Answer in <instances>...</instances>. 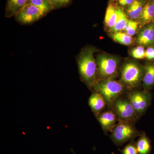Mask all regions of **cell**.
I'll return each mask as SVG.
<instances>
[{
  "label": "cell",
  "mask_w": 154,
  "mask_h": 154,
  "mask_svg": "<svg viewBox=\"0 0 154 154\" xmlns=\"http://www.w3.org/2000/svg\"><path fill=\"white\" fill-rule=\"evenodd\" d=\"M96 48L91 46L83 48L77 58L81 79L90 88L97 81V66L94 54Z\"/></svg>",
  "instance_id": "cell-1"
},
{
  "label": "cell",
  "mask_w": 154,
  "mask_h": 154,
  "mask_svg": "<svg viewBox=\"0 0 154 154\" xmlns=\"http://www.w3.org/2000/svg\"><path fill=\"white\" fill-rule=\"evenodd\" d=\"M125 86L113 79L97 80L92 88L104 98L107 105L112 107L113 103L124 93Z\"/></svg>",
  "instance_id": "cell-2"
},
{
  "label": "cell",
  "mask_w": 154,
  "mask_h": 154,
  "mask_svg": "<svg viewBox=\"0 0 154 154\" xmlns=\"http://www.w3.org/2000/svg\"><path fill=\"white\" fill-rule=\"evenodd\" d=\"M118 121V124L112 130L110 135V138L116 145L121 146L127 142L132 141L141 134L137 129L133 122Z\"/></svg>",
  "instance_id": "cell-3"
},
{
  "label": "cell",
  "mask_w": 154,
  "mask_h": 154,
  "mask_svg": "<svg viewBox=\"0 0 154 154\" xmlns=\"http://www.w3.org/2000/svg\"><path fill=\"white\" fill-rule=\"evenodd\" d=\"M96 62L99 80L113 79L117 75L119 60L116 57L101 54L96 57Z\"/></svg>",
  "instance_id": "cell-4"
},
{
  "label": "cell",
  "mask_w": 154,
  "mask_h": 154,
  "mask_svg": "<svg viewBox=\"0 0 154 154\" xmlns=\"http://www.w3.org/2000/svg\"><path fill=\"white\" fill-rule=\"evenodd\" d=\"M145 67L133 62L125 64L121 70V82L127 88H133L142 81Z\"/></svg>",
  "instance_id": "cell-5"
},
{
  "label": "cell",
  "mask_w": 154,
  "mask_h": 154,
  "mask_svg": "<svg viewBox=\"0 0 154 154\" xmlns=\"http://www.w3.org/2000/svg\"><path fill=\"white\" fill-rule=\"evenodd\" d=\"M112 107L118 120L134 123L139 118L128 99L119 97L115 100Z\"/></svg>",
  "instance_id": "cell-6"
},
{
  "label": "cell",
  "mask_w": 154,
  "mask_h": 154,
  "mask_svg": "<svg viewBox=\"0 0 154 154\" xmlns=\"http://www.w3.org/2000/svg\"><path fill=\"white\" fill-rule=\"evenodd\" d=\"M127 97L139 118L143 115L150 104L151 95L146 91H132Z\"/></svg>",
  "instance_id": "cell-7"
},
{
  "label": "cell",
  "mask_w": 154,
  "mask_h": 154,
  "mask_svg": "<svg viewBox=\"0 0 154 154\" xmlns=\"http://www.w3.org/2000/svg\"><path fill=\"white\" fill-rule=\"evenodd\" d=\"M44 17L41 11L31 4L25 5L15 16L17 22L22 25H29Z\"/></svg>",
  "instance_id": "cell-8"
},
{
  "label": "cell",
  "mask_w": 154,
  "mask_h": 154,
  "mask_svg": "<svg viewBox=\"0 0 154 154\" xmlns=\"http://www.w3.org/2000/svg\"><path fill=\"white\" fill-rule=\"evenodd\" d=\"M98 120L105 133L110 132L116 125L118 119L113 110L102 112L97 115Z\"/></svg>",
  "instance_id": "cell-9"
},
{
  "label": "cell",
  "mask_w": 154,
  "mask_h": 154,
  "mask_svg": "<svg viewBox=\"0 0 154 154\" xmlns=\"http://www.w3.org/2000/svg\"><path fill=\"white\" fill-rule=\"evenodd\" d=\"M137 42L143 46L154 45V22L146 25L140 30L137 37Z\"/></svg>",
  "instance_id": "cell-10"
},
{
  "label": "cell",
  "mask_w": 154,
  "mask_h": 154,
  "mask_svg": "<svg viewBox=\"0 0 154 154\" xmlns=\"http://www.w3.org/2000/svg\"><path fill=\"white\" fill-rule=\"evenodd\" d=\"M89 104L91 109L96 115L102 113L107 105L102 95L96 92L92 94L90 97Z\"/></svg>",
  "instance_id": "cell-11"
},
{
  "label": "cell",
  "mask_w": 154,
  "mask_h": 154,
  "mask_svg": "<svg viewBox=\"0 0 154 154\" xmlns=\"http://www.w3.org/2000/svg\"><path fill=\"white\" fill-rule=\"evenodd\" d=\"M154 21V0H149L145 4L140 18L142 25H146Z\"/></svg>",
  "instance_id": "cell-12"
},
{
  "label": "cell",
  "mask_w": 154,
  "mask_h": 154,
  "mask_svg": "<svg viewBox=\"0 0 154 154\" xmlns=\"http://www.w3.org/2000/svg\"><path fill=\"white\" fill-rule=\"evenodd\" d=\"M28 0H7L5 8V17H15L25 5Z\"/></svg>",
  "instance_id": "cell-13"
},
{
  "label": "cell",
  "mask_w": 154,
  "mask_h": 154,
  "mask_svg": "<svg viewBox=\"0 0 154 154\" xmlns=\"http://www.w3.org/2000/svg\"><path fill=\"white\" fill-rule=\"evenodd\" d=\"M145 3L143 0H134L127 9L128 16L132 20L140 19Z\"/></svg>",
  "instance_id": "cell-14"
},
{
  "label": "cell",
  "mask_w": 154,
  "mask_h": 154,
  "mask_svg": "<svg viewBox=\"0 0 154 154\" xmlns=\"http://www.w3.org/2000/svg\"><path fill=\"white\" fill-rule=\"evenodd\" d=\"M117 19V6L113 2L110 3L107 7L105 16V22L106 27L111 30L115 25Z\"/></svg>",
  "instance_id": "cell-15"
},
{
  "label": "cell",
  "mask_w": 154,
  "mask_h": 154,
  "mask_svg": "<svg viewBox=\"0 0 154 154\" xmlns=\"http://www.w3.org/2000/svg\"><path fill=\"white\" fill-rule=\"evenodd\" d=\"M117 21L114 27L110 30L113 33L121 32L122 30H124L129 21L123 10L118 6H117Z\"/></svg>",
  "instance_id": "cell-16"
},
{
  "label": "cell",
  "mask_w": 154,
  "mask_h": 154,
  "mask_svg": "<svg viewBox=\"0 0 154 154\" xmlns=\"http://www.w3.org/2000/svg\"><path fill=\"white\" fill-rule=\"evenodd\" d=\"M144 88L146 90L151 89L154 85V63H149L145 67L143 78Z\"/></svg>",
  "instance_id": "cell-17"
},
{
  "label": "cell",
  "mask_w": 154,
  "mask_h": 154,
  "mask_svg": "<svg viewBox=\"0 0 154 154\" xmlns=\"http://www.w3.org/2000/svg\"><path fill=\"white\" fill-rule=\"evenodd\" d=\"M136 143L138 154H149L151 149L150 141L145 134L142 132Z\"/></svg>",
  "instance_id": "cell-18"
},
{
  "label": "cell",
  "mask_w": 154,
  "mask_h": 154,
  "mask_svg": "<svg viewBox=\"0 0 154 154\" xmlns=\"http://www.w3.org/2000/svg\"><path fill=\"white\" fill-rule=\"evenodd\" d=\"M26 4L35 6L41 11L44 17L52 10L48 0H28Z\"/></svg>",
  "instance_id": "cell-19"
},
{
  "label": "cell",
  "mask_w": 154,
  "mask_h": 154,
  "mask_svg": "<svg viewBox=\"0 0 154 154\" xmlns=\"http://www.w3.org/2000/svg\"><path fill=\"white\" fill-rule=\"evenodd\" d=\"M112 38L116 42L123 45H130L134 42V39L132 36L122 32L113 33Z\"/></svg>",
  "instance_id": "cell-20"
},
{
  "label": "cell",
  "mask_w": 154,
  "mask_h": 154,
  "mask_svg": "<svg viewBox=\"0 0 154 154\" xmlns=\"http://www.w3.org/2000/svg\"><path fill=\"white\" fill-rule=\"evenodd\" d=\"M138 23L134 20H129L126 27L125 28V33L129 36H132L135 34L137 30Z\"/></svg>",
  "instance_id": "cell-21"
},
{
  "label": "cell",
  "mask_w": 154,
  "mask_h": 154,
  "mask_svg": "<svg viewBox=\"0 0 154 154\" xmlns=\"http://www.w3.org/2000/svg\"><path fill=\"white\" fill-rule=\"evenodd\" d=\"M52 10L67 7L72 0H48Z\"/></svg>",
  "instance_id": "cell-22"
},
{
  "label": "cell",
  "mask_w": 154,
  "mask_h": 154,
  "mask_svg": "<svg viewBox=\"0 0 154 154\" xmlns=\"http://www.w3.org/2000/svg\"><path fill=\"white\" fill-rule=\"evenodd\" d=\"M131 54L134 58L143 59L145 58V50L143 46L140 45L131 50Z\"/></svg>",
  "instance_id": "cell-23"
},
{
  "label": "cell",
  "mask_w": 154,
  "mask_h": 154,
  "mask_svg": "<svg viewBox=\"0 0 154 154\" xmlns=\"http://www.w3.org/2000/svg\"><path fill=\"white\" fill-rule=\"evenodd\" d=\"M119 150L121 152L122 154H138L136 143L133 141L125 146L123 149H119Z\"/></svg>",
  "instance_id": "cell-24"
},
{
  "label": "cell",
  "mask_w": 154,
  "mask_h": 154,
  "mask_svg": "<svg viewBox=\"0 0 154 154\" xmlns=\"http://www.w3.org/2000/svg\"><path fill=\"white\" fill-rule=\"evenodd\" d=\"M145 58L149 60H154V47H148L145 50Z\"/></svg>",
  "instance_id": "cell-25"
},
{
  "label": "cell",
  "mask_w": 154,
  "mask_h": 154,
  "mask_svg": "<svg viewBox=\"0 0 154 154\" xmlns=\"http://www.w3.org/2000/svg\"><path fill=\"white\" fill-rule=\"evenodd\" d=\"M134 0H119L118 3L121 6H129L132 4Z\"/></svg>",
  "instance_id": "cell-26"
},
{
  "label": "cell",
  "mask_w": 154,
  "mask_h": 154,
  "mask_svg": "<svg viewBox=\"0 0 154 154\" xmlns=\"http://www.w3.org/2000/svg\"><path fill=\"white\" fill-rule=\"evenodd\" d=\"M119 0H111V2H118Z\"/></svg>",
  "instance_id": "cell-27"
},
{
  "label": "cell",
  "mask_w": 154,
  "mask_h": 154,
  "mask_svg": "<svg viewBox=\"0 0 154 154\" xmlns=\"http://www.w3.org/2000/svg\"><path fill=\"white\" fill-rule=\"evenodd\" d=\"M112 154H114V153H113V152H112Z\"/></svg>",
  "instance_id": "cell-28"
}]
</instances>
